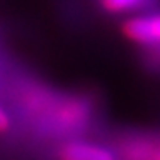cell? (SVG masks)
I'll use <instances>...</instances> for the list:
<instances>
[{
  "label": "cell",
  "mask_w": 160,
  "mask_h": 160,
  "mask_svg": "<svg viewBox=\"0 0 160 160\" xmlns=\"http://www.w3.org/2000/svg\"><path fill=\"white\" fill-rule=\"evenodd\" d=\"M90 118V108L85 101L80 99H63L56 101L48 112H44L48 129L53 133L67 135V133H75L80 131L87 126Z\"/></svg>",
  "instance_id": "1"
},
{
  "label": "cell",
  "mask_w": 160,
  "mask_h": 160,
  "mask_svg": "<svg viewBox=\"0 0 160 160\" xmlns=\"http://www.w3.org/2000/svg\"><path fill=\"white\" fill-rule=\"evenodd\" d=\"M123 34L126 39L140 46L160 49V12L129 17L123 22Z\"/></svg>",
  "instance_id": "2"
},
{
  "label": "cell",
  "mask_w": 160,
  "mask_h": 160,
  "mask_svg": "<svg viewBox=\"0 0 160 160\" xmlns=\"http://www.w3.org/2000/svg\"><path fill=\"white\" fill-rule=\"evenodd\" d=\"M60 160H118L116 153L97 143L70 140L58 150Z\"/></svg>",
  "instance_id": "3"
},
{
  "label": "cell",
  "mask_w": 160,
  "mask_h": 160,
  "mask_svg": "<svg viewBox=\"0 0 160 160\" xmlns=\"http://www.w3.org/2000/svg\"><path fill=\"white\" fill-rule=\"evenodd\" d=\"M160 143L148 138H128L119 145V155L124 160H155Z\"/></svg>",
  "instance_id": "4"
},
{
  "label": "cell",
  "mask_w": 160,
  "mask_h": 160,
  "mask_svg": "<svg viewBox=\"0 0 160 160\" xmlns=\"http://www.w3.org/2000/svg\"><path fill=\"white\" fill-rule=\"evenodd\" d=\"M102 7L111 14H123L143 5L145 0H101Z\"/></svg>",
  "instance_id": "5"
},
{
  "label": "cell",
  "mask_w": 160,
  "mask_h": 160,
  "mask_svg": "<svg viewBox=\"0 0 160 160\" xmlns=\"http://www.w3.org/2000/svg\"><path fill=\"white\" fill-rule=\"evenodd\" d=\"M9 126H10V118H9V114L5 112V109L0 106V133L7 131Z\"/></svg>",
  "instance_id": "6"
},
{
  "label": "cell",
  "mask_w": 160,
  "mask_h": 160,
  "mask_svg": "<svg viewBox=\"0 0 160 160\" xmlns=\"http://www.w3.org/2000/svg\"><path fill=\"white\" fill-rule=\"evenodd\" d=\"M155 160H160V152H158V155H157V157H155Z\"/></svg>",
  "instance_id": "7"
}]
</instances>
